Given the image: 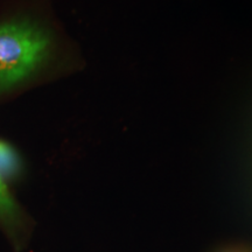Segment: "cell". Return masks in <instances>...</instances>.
I'll return each mask as SVG.
<instances>
[{
    "mask_svg": "<svg viewBox=\"0 0 252 252\" xmlns=\"http://www.w3.org/2000/svg\"><path fill=\"white\" fill-rule=\"evenodd\" d=\"M59 50L48 25L28 19L0 25V93L46 69Z\"/></svg>",
    "mask_w": 252,
    "mask_h": 252,
    "instance_id": "1",
    "label": "cell"
},
{
    "mask_svg": "<svg viewBox=\"0 0 252 252\" xmlns=\"http://www.w3.org/2000/svg\"><path fill=\"white\" fill-rule=\"evenodd\" d=\"M17 216V206L9 194L5 181L0 178V217L5 222H12Z\"/></svg>",
    "mask_w": 252,
    "mask_h": 252,
    "instance_id": "3",
    "label": "cell"
},
{
    "mask_svg": "<svg viewBox=\"0 0 252 252\" xmlns=\"http://www.w3.org/2000/svg\"><path fill=\"white\" fill-rule=\"evenodd\" d=\"M20 160L13 147L0 140V178L12 179L19 173Z\"/></svg>",
    "mask_w": 252,
    "mask_h": 252,
    "instance_id": "2",
    "label": "cell"
}]
</instances>
